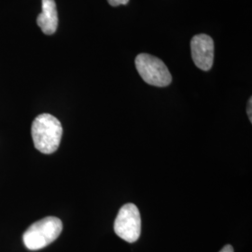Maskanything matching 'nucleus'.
I'll list each match as a JSON object with an SVG mask.
<instances>
[{
    "label": "nucleus",
    "instance_id": "1a4fd4ad",
    "mask_svg": "<svg viewBox=\"0 0 252 252\" xmlns=\"http://www.w3.org/2000/svg\"><path fill=\"white\" fill-rule=\"evenodd\" d=\"M220 252H234V248L231 245H226Z\"/></svg>",
    "mask_w": 252,
    "mask_h": 252
},
{
    "label": "nucleus",
    "instance_id": "423d86ee",
    "mask_svg": "<svg viewBox=\"0 0 252 252\" xmlns=\"http://www.w3.org/2000/svg\"><path fill=\"white\" fill-rule=\"evenodd\" d=\"M36 24L45 35L51 36L56 32L58 13L54 0H42V11L36 18Z\"/></svg>",
    "mask_w": 252,
    "mask_h": 252
},
{
    "label": "nucleus",
    "instance_id": "7ed1b4c3",
    "mask_svg": "<svg viewBox=\"0 0 252 252\" xmlns=\"http://www.w3.org/2000/svg\"><path fill=\"white\" fill-rule=\"evenodd\" d=\"M135 63L146 83L157 87H166L171 83V73L161 59L151 54H140L136 56Z\"/></svg>",
    "mask_w": 252,
    "mask_h": 252
},
{
    "label": "nucleus",
    "instance_id": "f03ea898",
    "mask_svg": "<svg viewBox=\"0 0 252 252\" xmlns=\"http://www.w3.org/2000/svg\"><path fill=\"white\" fill-rule=\"evenodd\" d=\"M63 223L56 217H46L30 226L23 235L24 244L30 251H38L55 241L62 233Z\"/></svg>",
    "mask_w": 252,
    "mask_h": 252
},
{
    "label": "nucleus",
    "instance_id": "39448f33",
    "mask_svg": "<svg viewBox=\"0 0 252 252\" xmlns=\"http://www.w3.org/2000/svg\"><path fill=\"white\" fill-rule=\"evenodd\" d=\"M190 51L193 63L204 70H209L214 60V41L211 36L205 34L196 35L191 38Z\"/></svg>",
    "mask_w": 252,
    "mask_h": 252
},
{
    "label": "nucleus",
    "instance_id": "0eeeda50",
    "mask_svg": "<svg viewBox=\"0 0 252 252\" xmlns=\"http://www.w3.org/2000/svg\"><path fill=\"white\" fill-rule=\"evenodd\" d=\"M108 2L112 7H118L120 5H126L129 0H108Z\"/></svg>",
    "mask_w": 252,
    "mask_h": 252
},
{
    "label": "nucleus",
    "instance_id": "20e7f679",
    "mask_svg": "<svg viewBox=\"0 0 252 252\" xmlns=\"http://www.w3.org/2000/svg\"><path fill=\"white\" fill-rule=\"evenodd\" d=\"M114 231L119 237L129 243L138 240L141 234V216L134 204H126L119 210L114 222Z\"/></svg>",
    "mask_w": 252,
    "mask_h": 252
},
{
    "label": "nucleus",
    "instance_id": "6e6552de",
    "mask_svg": "<svg viewBox=\"0 0 252 252\" xmlns=\"http://www.w3.org/2000/svg\"><path fill=\"white\" fill-rule=\"evenodd\" d=\"M252 98L251 97L249 100V103H248V108H247V112H248V116L250 118V121L251 123H252Z\"/></svg>",
    "mask_w": 252,
    "mask_h": 252
},
{
    "label": "nucleus",
    "instance_id": "f257e3e1",
    "mask_svg": "<svg viewBox=\"0 0 252 252\" xmlns=\"http://www.w3.org/2000/svg\"><path fill=\"white\" fill-rule=\"evenodd\" d=\"M31 133L36 150L44 154H52L59 148L63 127L57 118L43 113L34 120Z\"/></svg>",
    "mask_w": 252,
    "mask_h": 252
}]
</instances>
